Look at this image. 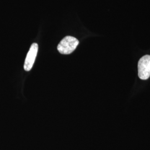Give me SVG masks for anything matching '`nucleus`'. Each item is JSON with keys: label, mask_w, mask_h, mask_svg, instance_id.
<instances>
[{"label": "nucleus", "mask_w": 150, "mask_h": 150, "mask_svg": "<svg viewBox=\"0 0 150 150\" xmlns=\"http://www.w3.org/2000/svg\"><path fill=\"white\" fill-rule=\"evenodd\" d=\"M79 44L76 38L72 36H66L64 38L57 46V50L60 54H69L73 52Z\"/></svg>", "instance_id": "obj_1"}, {"label": "nucleus", "mask_w": 150, "mask_h": 150, "mask_svg": "<svg viewBox=\"0 0 150 150\" xmlns=\"http://www.w3.org/2000/svg\"><path fill=\"white\" fill-rule=\"evenodd\" d=\"M138 71L140 79L146 80L150 77V55H145L140 59L138 64Z\"/></svg>", "instance_id": "obj_2"}, {"label": "nucleus", "mask_w": 150, "mask_h": 150, "mask_svg": "<svg viewBox=\"0 0 150 150\" xmlns=\"http://www.w3.org/2000/svg\"><path fill=\"white\" fill-rule=\"evenodd\" d=\"M38 48V46L37 43H32L29 51L27 53L26 58L25 61L24 70L25 71H29L31 70L37 56Z\"/></svg>", "instance_id": "obj_3"}]
</instances>
